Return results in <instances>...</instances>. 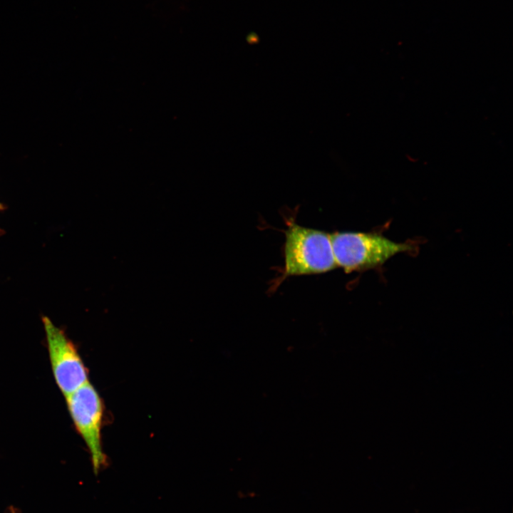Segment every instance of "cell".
<instances>
[{
  "label": "cell",
  "mask_w": 513,
  "mask_h": 513,
  "mask_svg": "<svg viewBox=\"0 0 513 513\" xmlns=\"http://www.w3.org/2000/svg\"><path fill=\"white\" fill-rule=\"evenodd\" d=\"M284 234V265L277 284L289 276L321 274L337 268L329 233L290 220Z\"/></svg>",
  "instance_id": "cell-2"
},
{
  "label": "cell",
  "mask_w": 513,
  "mask_h": 513,
  "mask_svg": "<svg viewBox=\"0 0 513 513\" xmlns=\"http://www.w3.org/2000/svg\"><path fill=\"white\" fill-rule=\"evenodd\" d=\"M4 209V205L0 203V211Z\"/></svg>",
  "instance_id": "cell-5"
},
{
  "label": "cell",
  "mask_w": 513,
  "mask_h": 513,
  "mask_svg": "<svg viewBox=\"0 0 513 513\" xmlns=\"http://www.w3.org/2000/svg\"><path fill=\"white\" fill-rule=\"evenodd\" d=\"M51 369L65 397L88 382L87 369L74 344L47 316L42 318Z\"/></svg>",
  "instance_id": "cell-4"
},
{
  "label": "cell",
  "mask_w": 513,
  "mask_h": 513,
  "mask_svg": "<svg viewBox=\"0 0 513 513\" xmlns=\"http://www.w3.org/2000/svg\"><path fill=\"white\" fill-rule=\"evenodd\" d=\"M330 238L336 266L348 274L380 267L399 253L417 250L415 244L395 242L378 232H335Z\"/></svg>",
  "instance_id": "cell-1"
},
{
  "label": "cell",
  "mask_w": 513,
  "mask_h": 513,
  "mask_svg": "<svg viewBox=\"0 0 513 513\" xmlns=\"http://www.w3.org/2000/svg\"><path fill=\"white\" fill-rule=\"evenodd\" d=\"M75 427L84 440L91 457L95 474L108 465L101 441L103 414L102 400L95 388L87 382L66 397Z\"/></svg>",
  "instance_id": "cell-3"
}]
</instances>
